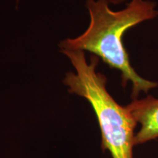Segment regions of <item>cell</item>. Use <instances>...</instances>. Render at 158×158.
<instances>
[{"label": "cell", "instance_id": "obj_1", "mask_svg": "<svg viewBox=\"0 0 158 158\" xmlns=\"http://www.w3.org/2000/svg\"><path fill=\"white\" fill-rule=\"evenodd\" d=\"M109 0H86L90 16L87 29L76 38H68L59 44L61 51H86L101 58L111 68L122 73V85L133 84L131 98L136 100L141 92L147 93L158 83L144 79L131 66L122 37L126 31L138 23L158 15L157 4L149 0H131L126 7L113 11Z\"/></svg>", "mask_w": 158, "mask_h": 158}, {"label": "cell", "instance_id": "obj_2", "mask_svg": "<svg viewBox=\"0 0 158 158\" xmlns=\"http://www.w3.org/2000/svg\"><path fill=\"white\" fill-rule=\"evenodd\" d=\"M61 51L76 70L67 73L63 83L70 93L85 98L93 108L101 131L102 150H108L112 158H133L137 122L126 107L118 104L108 93L107 78L96 71L99 57L93 55L88 62L84 51Z\"/></svg>", "mask_w": 158, "mask_h": 158}, {"label": "cell", "instance_id": "obj_3", "mask_svg": "<svg viewBox=\"0 0 158 158\" xmlns=\"http://www.w3.org/2000/svg\"><path fill=\"white\" fill-rule=\"evenodd\" d=\"M125 107L134 120L141 124V129L134 138V146L158 138V99L149 95L133 100Z\"/></svg>", "mask_w": 158, "mask_h": 158}, {"label": "cell", "instance_id": "obj_4", "mask_svg": "<svg viewBox=\"0 0 158 158\" xmlns=\"http://www.w3.org/2000/svg\"><path fill=\"white\" fill-rule=\"evenodd\" d=\"M124 0H109L110 3L111 4H115V5H118V4L122 3V2H124Z\"/></svg>", "mask_w": 158, "mask_h": 158}]
</instances>
